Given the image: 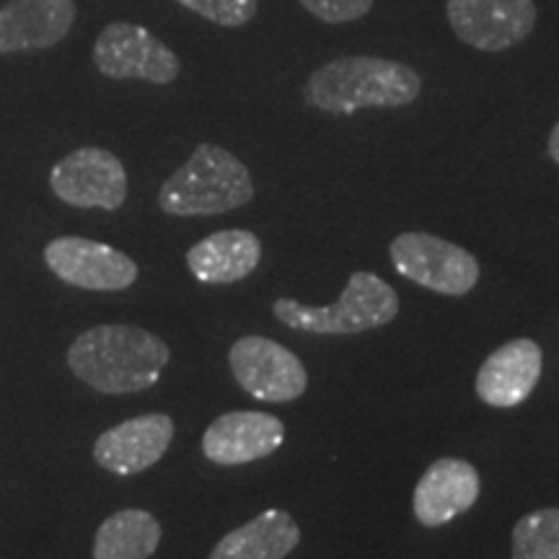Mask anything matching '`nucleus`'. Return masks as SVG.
<instances>
[{
  "mask_svg": "<svg viewBox=\"0 0 559 559\" xmlns=\"http://www.w3.org/2000/svg\"><path fill=\"white\" fill-rule=\"evenodd\" d=\"M45 262L62 283L81 290L115 293L138 280V264L124 251L83 236L52 239L45 247Z\"/></svg>",
  "mask_w": 559,
  "mask_h": 559,
  "instance_id": "obj_10",
  "label": "nucleus"
},
{
  "mask_svg": "<svg viewBox=\"0 0 559 559\" xmlns=\"http://www.w3.org/2000/svg\"><path fill=\"white\" fill-rule=\"evenodd\" d=\"M160 544V523L148 510L111 513L96 531L94 559H151Z\"/></svg>",
  "mask_w": 559,
  "mask_h": 559,
  "instance_id": "obj_18",
  "label": "nucleus"
},
{
  "mask_svg": "<svg viewBox=\"0 0 559 559\" xmlns=\"http://www.w3.org/2000/svg\"><path fill=\"white\" fill-rule=\"evenodd\" d=\"M234 379L249 396L260 402L285 404L304 396L309 373L296 353L270 337L247 334L236 340L228 353Z\"/></svg>",
  "mask_w": 559,
  "mask_h": 559,
  "instance_id": "obj_7",
  "label": "nucleus"
},
{
  "mask_svg": "<svg viewBox=\"0 0 559 559\" xmlns=\"http://www.w3.org/2000/svg\"><path fill=\"white\" fill-rule=\"evenodd\" d=\"M174 3L226 29H241L260 11V0H174Z\"/></svg>",
  "mask_w": 559,
  "mask_h": 559,
  "instance_id": "obj_20",
  "label": "nucleus"
},
{
  "mask_svg": "<svg viewBox=\"0 0 559 559\" xmlns=\"http://www.w3.org/2000/svg\"><path fill=\"white\" fill-rule=\"evenodd\" d=\"M285 440V425L267 412H226L202 436V453L221 466H239L275 453Z\"/></svg>",
  "mask_w": 559,
  "mask_h": 559,
  "instance_id": "obj_12",
  "label": "nucleus"
},
{
  "mask_svg": "<svg viewBox=\"0 0 559 559\" xmlns=\"http://www.w3.org/2000/svg\"><path fill=\"white\" fill-rule=\"evenodd\" d=\"M389 257L402 277L440 296H466L479 283V262L472 251L425 230L396 236Z\"/></svg>",
  "mask_w": 559,
  "mask_h": 559,
  "instance_id": "obj_6",
  "label": "nucleus"
},
{
  "mask_svg": "<svg viewBox=\"0 0 559 559\" xmlns=\"http://www.w3.org/2000/svg\"><path fill=\"white\" fill-rule=\"evenodd\" d=\"M50 190L70 207L115 213L128 200V171L111 151L86 145L52 166Z\"/></svg>",
  "mask_w": 559,
  "mask_h": 559,
  "instance_id": "obj_8",
  "label": "nucleus"
},
{
  "mask_svg": "<svg viewBox=\"0 0 559 559\" xmlns=\"http://www.w3.org/2000/svg\"><path fill=\"white\" fill-rule=\"evenodd\" d=\"M445 16L464 45L502 52L528 39L539 11L534 0H449Z\"/></svg>",
  "mask_w": 559,
  "mask_h": 559,
  "instance_id": "obj_9",
  "label": "nucleus"
},
{
  "mask_svg": "<svg viewBox=\"0 0 559 559\" xmlns=\"http://www.w3.org/2000/svg\"><path fill=\"white\" fill-rule=\"evenodd\" d=\"M479 495V472L474 469L469 461L438 459L419 477L415 498H412V510H415V519L423 526L438 528L474 508Z\"/></svg>",
  "mask_w": 559,
  "mask_h": 559,
  "instance_id": "obj_14",
  "label": "nucleus"
},
{
  "mask_svg": "<svg viewBox=\"0 0 559 559\" xmlns=\"http://www.w3.org/2000/svg\"><path fill=\"white\" fill-rule=\"evenodd\" d=\"M300 542V528L288 510H264L215 544L210 559H285Z\"/></svg>",
  "mask_w": 559,
  "mask_h": 559,
  "instance_id": "obj_17",
  "label": "nucleus"
},
{
  "mask_svg": "<svg viewBox=\"0 0 559 559\" xmlns=\"http://www.w3.org/2000/svg\"><path fill=\"white\" fill-rule=\"evenodd\" d=\"M174 440V419L160 412L140 415L104 430L94 443V461L117 477H132L166 456Z\"/></svg>",
  "mask_w": 559,
  "mask_h": 559,
  "instance_id": "obj_11",
  "label": "nucleus"
},
{
  "mask_svg": "<svg viewBox=\"0 0 559 559\" xmlns=\"http://www.w3.org/2000/svg\"><path fill=\"white\" fill-rule=\"evenodd\" d=\"M169 360L171 349L164 340L132 324L91 326L68 349L75 379L109 396L156 386Z\"/></svg>",
  "mask_w": 559,
  "mask_h": 559,
  "instance_id": "obj_1",
  "label": "nucleus"
},
{
  "mask_svg": "<svg viewBox=\"0 0 559 559\" xmlns=\"http://www.w3.org/2000/svg\"><path fill=\"white\" fill-rule=\"evenodd\" d=\"M311 16H317L324 24H349L358 21L373 9L376 0H298Z\"/></svg>",
  "mask_w": 559,
  "mask_h": 559,
  "instance_id": "obj_21",
  "label": "nucleus"
},
{
  "mask_svg": "<svg viewBox=\"0 0 559 559\" xmlns=\"http://www.w3.org/2000/svg\"><path fill=\"white\" fill-rule=\"evenodd\" d=\"M513 559H559V508L534 510L515 523Z\"/></svg>",
  "mask_w": 559,
  "mask_h": 559,
  "instance_id": "obj_19",
  "label": "nucleus"
},
{
  "mask_svg": "<svg viewBox=\"0 0 559 559\" xmlns=\"http://www.w3.org/2000/svg\"><path fill=\"white\" fill-rule=\"evenodd\" d=\"M423 75L407 62L353 55L324 62L304 86V99L324 115H355L360 109H402L419 99Z\"/></svg>",
  "mask_w": 559,
  "mask_h": 559,
  "instance_id": "obj_2",
  "label": "nucleus"
},
{
  "mask_svg": "<svg viewBox=\"0 0 559 559\" xmlns=\"http://www.w3.org/2000/svg\"><path fill=\"white\" fill-rule=\"evenodd\" d=\"M272 313L293 332L347 337L394 321L400 317V296L373 272H355L334 306H304L293 298H277Z\"/></svg>",
  "mask_w": 559,
  "mask_h": 559,
  "instance_id": "obj_4",
  "label": "nucleus"
},
{
  "mask_svg": "<svg viewBox=\"0 0 559 559\" xmlns=\"http://www.w3.org/2000/svg\"><path fill=\"white\" fill-rule=\"evenodd\" d=\"M254 200V179L234 153L200 143L192 156L160 185L158 207L177 218L223 215Z\"/></svg>",
  "mask_w": 559,
  "mask_h": 559,
  "instance_id": "obj_3",
  "label": "nucleus"
},
{
  "mask_svg": "<svg viewBox=\"0 0 559 559\" xmlns=\"http://www.w3.org/2000/svg\"><path fill=\"white\" fill-rule=\"evenodd\" d=\"M549 156H551V160H555V164H559V122L555 124V130L549 132Z\"/></svg>",
  "mask_w": 559,
  "mask_h": 559,
  "instance_id": "obj_22",
  "label": "nucleus"
},
{
  "mask_svg": "<svg viewBox=\"0 0 559 559\" xmlns=\"http://www.w3.org/2000/svg\"><path fill=\"white\" fill-rule=\"evenodd\" d=\"M260 236L243 228L215 230L187 251V267L200 283L230 285L260 267Z\"/></svg>",
  "mask_w": 559,
  "mask_h": 559,
  "instance_id": "obj_16",
  "label": "nucleus"
},
{
  "mask_svg": "<svg viewBox=\"0 0 559 559\" xmlns=\"http://www.w3.org/2000/svg\"><path fill=\"white\" fill-rule=\"evenodd\" d=\"M94 66L104 79L145 81L169 86L179 79L181 60L166 41L132 21H111L94 41Z\"/></svg>",
  "mask_w": 559,
  "mask_h": 559,
  "instance_id": "obj_5",
  "label": "nucleus"
},
{
  "mask_svg": "<svg viewBox=\"0 0 559 559\" xmlns=\"http://www.w3.org/2000/svg\"><path fill=\"white\" fill-rule=\"evenodd\" d=\"M75 19V0H9L0 5V55L50 50L68 37Z\"/></svg>",
  "mask_w": 559,
  "mask_h": 559,
  "instance_id": "obj_13",
  "label": "nucleus"
},
{
  "mask_svg": "<svg viewBox=\"0 0 559 559\" xmlns=\"http://www.w3.org/2000/svg\"><path fill=\"white\" fill-rule=\"evenodd\" d=\"M544 353L534 340H513L495 349L477 373V396L489 407H519L542 379Z\"/></svg>",
  "mask_w": 559,
  "mask_h": 559,
  "instance_id": "obj_15",
  "label": "nucleus"
}]
</instances>
